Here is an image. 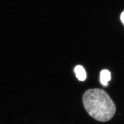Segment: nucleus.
Masks as SVG:
<instances>
[{
	"mask_svg": "<svg viewBox=\"0 0 124 124\" xmlns=\"http://www.w3.org/2000/svg\"><path fill=\"white\" fill-rule=\"evenodd\" d=\"M111 73L108 70H102L100 75V82L103 86H107L108 82L111 80Z\"/></svg>",
	"mask_w": 124,
	"mask_h": 124,
	"instance_id": "f03ea898",
	"label": "nucleus"
},
{
	"mask_svg": "<svg viewBox=\"0 0 124 124\" xmlns=\"http://www.w3.org/2000/svg\"><path fill=\"white\" fill-rule=\"evenodd\" d=\"M85 108L95 120L105 122L111 120L115 114L116 107L113 100L103 90L90 89L82 97Z\"/></svg>",
	"mask_w": 124,
	"mask_h": 124,
	"instance_id": "f257e3e1",
	"label": "nucleus"
},
{
	"mask_svg": "<svg viewBox=\"0 0 124 124\" xmlns=\"http://www.w3.org/2000/svg\"><path fill=\"white\" fill-rule=\"evenodd\" d=\"M120 20H121V22L122 23V24L124 25V11L121 14V15H120Z\"/></svg>",
	"mask_w": 124,
	"mask_h": 124,
	"instance_id": "20e7f679",
	"label": "nucleus"
},
{
	"mask_svg": "<svg viewBox=\"0 0 124 124\" xmlns=\"http://www.w3.org/2000/svg\"><path fill=\"white\" fill-rule=\"evenodd\" d=\"M74 71L77 78L80 81H84L86 78V73L84 68L81 65L75 67Z\"/></svg>",
	"mask_w": 124,
	"mask_h": 124,
	"instance_id": "7ed1b4c3",
	"label": "nucleus"
}]
</instances>
